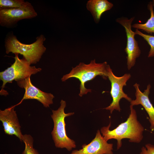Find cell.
Masks as SVG:
<instances>
[{
  "label": "cell",
  "instance_id": "7a4b0ae2",
  "mask_svg": "<svg viewBox=\"0 0 154 154\" xmlns=\"http://www.w3.org/2000/svg\"><path fill=\"white\" fill-rule=\"evenodd\" d=\"M36 40L30 44H23L13 34H11L7 36L5 40L6 52L7 54L10 52L20 54L31 64H36L40 60L46 50L43 45L46 40L44 35H40Z\"/></svg>",
  "mask_w": 154,
  "mask_h": 154
},
{
  "label": "cell",
  "instance_id": "6da1fadb",
  "mask_svg": "<svg viewBox=\"0 0 154 154\" xmlns=\"http://www.w3.org/2000/svg\"><path fill=\"white\" fill-rule=\"evenodd\" d=\"M130 113L126 121L119 125L116 128L110 130V122L106 127H102L101 132L105 140L114 139L117 140V149L122 146L121 140L127 138L130 142L139 143L143 138L144 128L138 121L136 112L133 106L130 105Z\"/></svg>",
  "mask_w": 154,
  "mask_h": 154
},
{
  "label": "cell",
  "instance_id": "8fae6325",
  "mask_svg": "<svg viewBox=\"0 0 154 154\" xmlns=\"http://www.w3.org/2000/svg\"><path fill=\"white\" fill-rule=\"evenodd\" d=\"M113 144L108 143L98 130L90 143L82 145V149L74 150L69 154H113Z\"/></svg>",
  "mask_w": 154,
  "mask_h": 154
},
{
  "label": "cell",
  "instance_id": "4fadbf2b",
  "mask_svg": "<svg viewBox=\"0 0 154 154\" xmlns=\"http://www.w3.org/2000/svg\"><path fill=\"white\" fill-rule=\"evenodd\" d=\"M113 7V4L107 0H90L86 4L87 9L91 13L96 23L99 22L103 13Z\"/></svg>",
  "mask_w": 154,
  "mask_h": 154
},
{
  "label": "cell",
  "instance_id": "ffe728a7",
  "mask_svg": "<svg viewBox=\"0 0 154 154\" xmlns=\"http://www.w3.org/2000/svg\"><path fill=\"white\" fill-rule=\"evenodd\" d=\"M5 154H7L5 153Z\"/></svg>",
  "mask_w": 154,
  "mask_h": 154
},
{
  "label": "cell",
  "instance_id": "d6986e66",
  "mask_svg": "<svg viewBox=\"0 0 154 154\" xmlns=\"http://www.w3.org/2000/svg\"><path fill=\"white\" fill-rule=\"evenodd\" d=\"M153 5V6H154V0H153L152 1Z\"/></svg>",
  "mask_w": 154,
  "mask_h": 154
},
{
  "label": "cell",
  "instance_id": "52a82bcc",
  "mask_svg": "<svg viewBox=\"0 0 154 154\" xmlns=\"http://www.w3.org/2000/svg\"><path fill=\"white\" fill-rule=\"evenodd\" d=\"M135 18L133 17L128 19L127 17H121L116 20V22L123 27L125 30L127 42L125 51L127 54V65L129 70L134 66L137 58L141 54L138 42L135 38V32L131 29V24Z\"/></svg>",
  "mask_w": 154,
  "mask_h": 154
},
{
  "label": "cell",
  "instance_id": "8992f818",
  "mask_svg": "<svg viewBox=\"0 0 154 154\" xmlns=\"http://www.w3.org/2000/svg\"><path fill=\"white\" fill-rule=\"evenodd\" d=\"M107 71L108 78L111 83L110 93L112 101L109 106L104 109L110 110L112 114L115 110L120 111L119 102L122 98H124L130 102L132 100L123 90V87L126 86V82L131 78V75L129 73H126L120 77L117 76L113 73L109 65L108 66Z\"/></svg>",
  "mask_w": 154,
  "mask_h": 154
},
{
  "label": "cell",
  "instance_id": "5bb4252c",
  "mask_svg": "<svg viewBox=\"0 0 154 154\" xmlns=\"http://www.w3.org/2000/svg\"><path fill=\"white\" fill-rule=\"evenodd\" d=\"M148 8L150 11V16L146 22L143 24L135 23L132 27L137 29L144 31L148 33H154V11L152 2L148 5Z\"/></svg>",
  "mask_w": 154,
  "mask_h": 154
},
{
  "label": "cell",
  "instance_id": "9c48e42d",
  "mask_svg": "<svg viewBox=\"0 0 154 154\" xmlns=\"http://www.w3.org/2000/svg\"><path fill=\"white\" fill-rule=\"evenodd\" d=\"M30 76L27 78L17 81L18 85L25 89L24 96L21 101L15 106L20 104L25 100L33 99L40 102L45 108L49 107L53 103L54 96L51 93L43 92L32 84Z\"/></svg>",
  "mask_w": 154,
  "mask_h": 154
},
{
  "label": "cell",
  "instance_id": "9a60e30c",
  "mask_svg": "<svg viewBox=\"0 0 154 154\" xmlns=\"http://www.w3.org/2000/svg\"><path fill=\"white\" fill-rule=\"evenodd\" d=\"M30 3L23 0H0V9L23 7Z\"/></svg>",
  "mask_w": 154,
  "mask_h": 154
},
{
  "label": "cell",
  "instance_id": "277c9868",
  "mask_svg": "<svg viewBox=\"0 0 154 154\" xmlns=\"http://www.w3.org/2000/svg\"><path fill=\"white\" fill-rule=\"evenodd\" d=\"M65 101L62 100L60 106L56 110H52L51 117L54 123V127L51 133L55 146L61 148H66L70 151L76 147L75 142L67 135L66 129V117L73 115L74 112L65 113L64 110L66 107Z\"/></svg>",
  "mask_w": 154,
  "mask_h": 154
},
{
  "label": "cell",
  "instance_id": "7c38bea8",
  "mask_svg": "<svg viewBox=\"0 0 154 154\" xmlns=\"http://www.w3.org/2000/svg\"><path fill=\"white\" fill-rule=\"evenodd\" d=\"M133 86L135 89L136 99L135 100H132L130 102V105L133 106L141 105L143 107L149 117L150 128L152 131H153L154 130V107L149 97L151 86L150 84H148L143 92L140 90L139 84L136 83Z\"/></svg>",
  "mask_w": 154,
  "mask_h": 154
},
{
  "label": "cell",
  "instance_id": "e0dca14e",
  "mask_svg": "<svg viewBox=\"0 0 154 154\" xmlns=\"http://www.w3.org/2000/svg\"><path fill=\"white\" fill-rule=\"evenodd\" d=\"M135 35H139L146 40L150 46V48L148 57H151L154 56V36L143 33L139 30L136 29L135 32Z\"/></svg>",
  "mask_w": 154,
  "mask_h": 154
},
{
  "label": "cell",
  "instance_id": "ac0fdd59",
  "mask_svg": "<svg viewBox=\"0 0 154 154\" xmlns=\"http://www.w3.org/2000/svg\"><path fill=\"white\" fill-rule=\"evenodd\" d=\"M139 154H154V145L149 143L146 144L141 148Z\"/></svg>",
  "mask_w": 154,
  "mask_h": 154
},
{
  "label": "cell",
  "instance_id": "2e32d148",
  "mask_svg": "<svg viewBox=\"0 0 154 154\" xmlns=\"http://www.w3.org/2000/svg\"><path fill=\"white\" fill-rule=\"evenodd\" d=\"M25 144V148L22 154H39L33 148V139L29 134L23 135L22 140Z\"/></svg>",
  "mask_w": 154,
  "mask_h": 154
},
{
  "label": "cell",
  "instance_id": "ba28073f",
  "mask_svg": "<svg viewBox=\"0 0 154 154\" xmlns=\"http://www.w3.org/2000/svg\"><path fill=\"white\" fill-rule=\"evenodd\" d=\"M37 16L31 3L27 5L18 8L0 9V25L7 27L13 26L19 21L30 19Z\"/></svg>",
  "mask_w": 154,
  "mask_h": 154
},
{
  "label": "cell",
  "instance_id": "30bf717a",
  "mask_svg": "<svg viewBox=\"0 0 154 154\" xmlns=\"http://www.w3.org/2000/svg\"><path fill=\"white\" fill-rule=\"evenodd\" d=\"M15 107L13 106L4 110H0V120L5 134L15 135L22 141L23 135L21 131L16 111L14 110Z\"/></svg>",
  "mask_w": 154,
  "mask_h": 154
},
{
  "label": "cell",
  "instance_id": "3957f363",
  "mask_svg": "<svg viewBox=\"0 0 154 154\" xmlns=\"http://www.w3.org/2000/svg\"><path fill=\"white\" fill-rule=\"evenodd\" d=\"M108 64L106 62L102 63H96L95 59L92 60L88 64L80 62L68 74L64 75L61 79L64 82L71 78L78 79L80 82V96L91 92V90L87 89L85 86L86 82L94 79L99 75L105 78L108 77L107 67Z\"/></svg>",
  "mask_w": 154,
  "mask_h": 154
},
{
  "label": "cell",
  "instance_id": "5b68a950",
  "mask_svg": "<svg viewBox=\"0 0 154 154\" xmlns=\"http://www.w3.org/2000/svg\"><path fill=\"white\" fill-rule=\"evenodd\" d=\"M15 62L11 66L0 72V79L3 84L0 91L1 95L6 96L8 94L4 89L7 83H12L14 80L17 81L24 79L40 72L41 68L31 66V64L24 58L20 59L18 54H15Z\"/></svg>",
  "mask_w": 154,
  "mask_h": 154
}]
</instances>
